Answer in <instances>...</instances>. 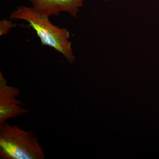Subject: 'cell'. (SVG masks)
<instances>
[{"mask_svg":"<svg viewBox=\"0 0 159 159\" xmlns=\"http://www.w3.org/2000/svg\"><path fill=\"white\" fill-rule=\"evenodd\" d=\"M10 18L28 22V26L35 31L43 45L53 48L69 62H74L76 57L72 48V43L70 41V33L67 29L54 25L49 16L40 14L32 7L19 6L11 12Z\"/></svg>","mask_w":159,"mask_h":159,"instance_id":"1","label":"cell"},{"mask_svg":"<svg viewBox=\"0 0 159 159\" xmlns=\"http://www.w3.org/2000/svg\"><path fill=\"white\" fill-rule=\"evenodd\" d=\"M0 159H44L45 155L32 132L6 122L0 126Z\"/></svg>","mask_w":159,"mask_h":159,"instance_id":"2","label":"cell"},{"mask_svg":"<svg viewBox=\"0 0 159 159\" xmlns=\"http://www.w3.org/2000/svg\"><path fill=\"white\" fill-rule=\"evenodd\" d=\"M20 91L16 87L7 84V80L0 72V126L8 119L27 113L22 102L17 99Z\"/></svg>","mask_w":159,"mask_h":159,"instance_id":"3","label":"cell"},{"mask_svg":"<svg viewBox=\"0 0 159 159\" xmlns=\"http://www.w3.org/2000/svg\"><path fill=\"white\" fill-rule=\"evenodd\" d=\"M32 8L40 14L47 16H57L61 12H66L77 17L79 8L84 0H29Z\"/></svg>","mask_w":159,"mask_h":159,"instance_id":"4","label":"cell"},{"mask_svg":"<svg viewBox=\"0 0 159 159\" xmlns=\"http://www.w3.org/2000/svg\"><path fill=\"white\" fill-rule=\"evenodd\" d=\"M16 25L13 24L11 21L3 19L0 22V35L7 34L11 28H14Z\"/></svg>","mask_w":159,"mask_h":159,"instance_id":"5","label":"cell"},{"mask_svg":"<svg viewBox=\"0 0 159 159\" xmlns=\"http://www.w3.org/2000/svg\"><path fill=\"white\" fill-rule=\"evenodd\" d=\"M103 1H107H107H111V0H103Z\"/></svg>","mask_w":159,"mask_h":159,"instance_id":"6","label":"cell"}]
</instances>
